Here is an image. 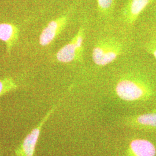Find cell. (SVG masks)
<instances>
[{
  "label": "cell",
  "mask_w": 156,
  "mask_h": 156,
  "mask_svg": "<svg viewBox=\"0 0 156 156\" xmlns=\"http://www.w3.org/2000/svg\"><path fill=\"white\" fill-rule=\"evenodd\" d=\"M115 91L117 96L126 101L145 100L151 95V89L145 82L134 79H124L117 83Z\"/></svg>",
  "instance_id": "1"
},
{
  "label": "cell",
  "mask_w": 156,
  "mask_h": 156,
  "mask_svg": "<svg viewBox=\"0 0 156 156\" xmlns=\"http://www.w3.org/2000/svg\"><path fill=\"white\" fill-rule=\"evenodd\" d=\"M126 126L134 129L156 131V111H152L127 117L124 120Z\"/></svg>",
  "instance_id": "3"
},
{
  "label": "cell",
  "mask_w": 156,
  "mask_h": 156,
  "mask_svg": "<svg viewBox=\"0 0 156 156\" xmlns=\"http://www.w3.org/2000/svg\"><path fill=\"white\" fill-rule=\"evenodd\" d=\"M152 53H153V56H154V57L156 58V48H154L153 49Z\"/></svg>",
  "instance_id": "13"
},
{
  "label": "cell",
  "mask_w": 156,
  "mask_h": 156,
  "mask_svg": "<svg viewBox=\"0 0 156 156\" xmlns=\"http://www.w3.org/2000/svg\"><path fill=\"white\" fill-rule=\"evenodd\" d=\"M53 109H51L42 120L39 124L26 136L22 144L15 151L16 156H34L36 145L39 139L41 131L49 117L51 115Z\"/></svg>",
  "instance_id": "2"
},
{
  "label": "cell",
  "mask_w": 156,
  "mask_h": 156,
  "mask_svg": "<svg viewBox=\"0 0 156 156\" xmlns=\"http://www.w3.org/2000/svg\"><path fill=\"white\" fill-rule=\"evenodd\" d=\"M151 1V0H129L123 11L126 21L129 24L133 23Z\"/></svg>",
  "instance_id": "6"
},
{
  "label": "cell",
  "mask_w": 156,
  "mask_h": 156,
  "mask_svg": "<svg viewBox=\"0 0 156 156\" xmlns=\"http://www.w3.org/2000/svg\"><path fill=\"white\" fill-rule=\"evenodd\" d=\"M17 28L11 24H0V40H2L10 47L16 39Z\"/></svg>",
  "instance_id": "8"
},
{
  "label": "cell",
  "mask_w": 156,
  "mask_h": 156,
  "mask_svg": "<svg viewBox=\"0 0 156 156\" xmlns=\"http://www.w3.org/2000/svg\"><path fill=\"white\" fill-rule=\"evenodd\" d=\"M155 146L145 139L132 140L128 145L126 156H156Z\"/></svg>",
  "instance_id": "4"
},
{
  "label": "cell",
  "mask_w": 156,
  "mask_h": 156,
  "mask_svg": "<svg viewBox=\"0 0 156 156\" xmlns=\"http://www.w3.org/2000/svg\"><path fill=\"white\" fill-rule=\"evenodd\" d=\"M97 1L99 11L104 14L108 13L113 6L114 0H97Z\"/></svg>",
  "instance_id": "12"
},
{
  "label": "cell",
  "mask_w": 156,
  "mask_h": 156,
  "mask_svg": "<svg viewBox=\"0 0 156 156\" xmlns=\"http://www.w3.org/2000/svg\"><path fill=\"white\" fill-rule=\"evenodd\" d=\"M110 44L106 42H102L96 45L94 48L92 53V58L95 64L98 66H101L104 56L106 53Z\"/></svg>",
  "instance_id": "10"
},
{
  "label": "cell",
  "mask_w": 156,
  "mask_h": 156,
  "mask_svg": "<svg viewBox=\"0 0 156 156\" xmlns=\"http://www.w3.org/2000/svg\"><path fill=\"white\" fill-rule=\"evenodd\" d=\"M120 52L121 49L119 46L110 44L104 56L101 66H105L114 62L120 54Z\"/></svg>",
  "instance_id": "9"
},
{
  "label": "cell",
  "mask_w": 156,
  "mask_h": 156,
  "mask_svg": "<svg viewBox=\"0 0 156 156\" xmlns=\"http://www.w3.org/2000/svg\"><path fill=\"white\" fill-rule=\"evenodd\" d=\"M67 21V17L63 16L50 22L41 34L40 44L44 46L49 45L56 38L57 35L60 33Z\"/></svg>",
  "instance_id": "5"
},
{
  "label": "cell",
  "mask_w": 156,
  "mask_h": 156,
  "mask_svg": "<svg viewBox=\"0 0 156 156\" xmlns=\"http://www.w3.org/2000/svg\"><path fill=\"white\" fill-rule=\"evenodd\" d=\"M81 51L78 49L73 39L57 52L56 58L58 62L65 63L70 62L79 57Z\"/></svg>",
  "instance_id": "7"
},
{
  "label": "cell",
  "mask_w": 156,
  "mask_h": 156,
  "mask_svg": "<svg viewBox=\"0 0 156 156\" xmlns=\"http://www.w3.org/2000/svg\"><path fill=\"white\" fill-rule=\"evenodd\" d=\"M16 87V84L10 79L0 80V95Z\"/></svg>",
  "instance_id": "11"
}]
</instances>
